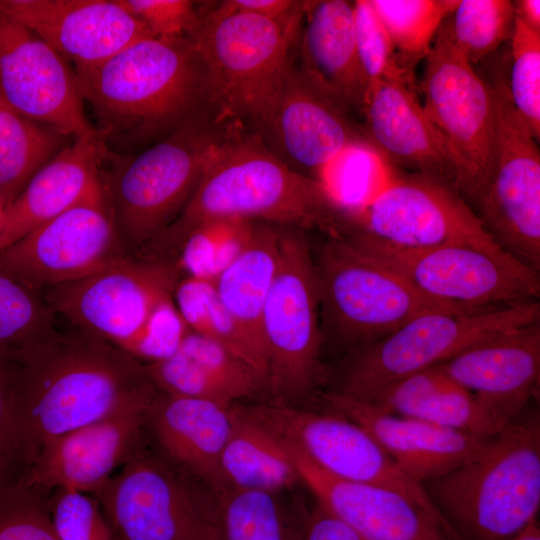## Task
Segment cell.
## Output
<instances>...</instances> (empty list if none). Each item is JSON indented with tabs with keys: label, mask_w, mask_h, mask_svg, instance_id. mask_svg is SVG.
Returning a JSON list of instances; mask_svg holds the SVG:
<instances>
[{
	"label": "cell",
	"mask_w": 540,
	"mask_h": 540,
	"mask_svg": "<svg viewBox=\"0 0 540 540\" xmlns=\"http://www.w3.org/2000/svg\"><path fill=\"white\" fill-rule=\"evenodd\" d=\"M116 1L156 38L187 36L198 17L199 2L190 0Z\"/></svg>",
	"instance_id": "46"
},
{
	"label": "cell",
	"mask_w": 540,
	"mask_h": 540,
	"mask_svg": "<svg viewBox=\"0 0 540 540\" xmlns=\"http://www.w3.org/2000/svg\"><path fill=\"white\" fill-rule=\"evenodd\" d=\"M326 235L312 253L321 328L344 344L364 347L422 313L462 311L424 296L342 235Z\"/></svg>",
	"instance_id": "7"
},
{
	"label": "cell",
	"mask_w": 540,
	"mask_h": 540,
	"mask_svg": "<svg viewBox=\"0 0 540 540\" xmlns=\"http://www.w3.org/2000/svg\"><path fill=\"white\" fill-rule=\"evenodd\" d=\"M301 540H367L347 522L319 503L305 517Z\"/></svg>",
	"instance_id": "49"
},
{
	"label": "cell",
	"mask_w": 540,
	"mask_h": 540,
	"mask_svg": "<svg viewBox=\"0 0 540 540\" xmlns=\"http://www.w3.org/2000/svg\"><path fill=\"white\" fill-rule=\"evenodd\" d=\"M67 138L17 113L0 99V199L5 208L34 174L67 145Z\"/></svg>",
	"instance_id": "33"
},
{
	"label": "cell",
	"mask_w": 540,
	"mask_h": 540,
	"mask_svg": "<svg viewBox=\"0 0 540 540\" xmlns=\"http://www.w3.org/2000/svg\"><path fill=\"white\" fill-rule=\"evenodd\" d=\"M423 109L468 170L478 202L491 173L495 114L489 84L456 48L446 19L425 58Z\"/></svg>",
	"instance_id": "17"
},
{
	"label": "cell",
	"mask_w": 540,
	"mask_h": 540,
	"mask_svg": "<svg viewBox=\"0 0 540 540\" xmlns=\"http://www.w3.org/2000/svg\"><path fill=\"white\" fill-rule=\"evenodd\" d=\"M362 113L366 139L393 165L435 178L476 200L468 170L426 115L413 87L396 80L374 83Z\"/></svg>",
	"instance_id": "21"
},
{
	"label": "cell",
	"mask_w": 540,
	"mask_h": 540,
	"mask_svg": "<svg viewBox=\"0 0 540 540\" xmlns=\"http://www.w3.org/2000/svg\"><path fill=\"white\" fill-rule=\"evenodd\" d=\"M46 495L21 480L0 490V540H59Z\"/></svg>",
	"instance_id": "44"
},
{
	"label": "cell",
	"mask_w": 540,
	"mask_h": 540,
	"mask_svg": "<svg viewBox=\"0 0 540 540\" xmlns=\"http://www.w3.org/2000/svg\"><path fill=\"white\" fill-rule=\"evenodd\" d=\"M397 174L394 165L367 139L341 151L317 175L342 213L367 205Z\"/></svg>",
	"instance_id": "37"
},
{
	"label": "cell",
	"mask_w": 540,
	"mask_h": 540,
	"mask_svg": "<svg viewBox=\"0 0 540 540\" xmlns=\"http://www.w3.org/2000/svg\"><path fill=\"white\" fill-rule=\"evenodd\" d=\"M495 114L494 158L478 200L479 218L506 253L540 270V154L503 78L489 83Z\"/></svg>",
	"instance_id": "13"
},
{
	"label": "cell",
	"mask_w": 540,
	"mask_h": 540,
	"mask_svg": "<svg viewBox=\"0 0 540 540\" xmlns=\"http://www.w3.org/2000/svg\"><path fill=\"white\" fill-rule=\"evenodd\" d=\"M145 366L155 387L173 396L232 406L267 391L264 380L250 365L191 330L173 355Z\"/></svg>",
	"instance_id": "28"
},
{
	"label": "cell",
	"mask_w": 540,
	"mask_h": 540,
	"mask_svg": "<svg viewBox=\"0 0 540 540\" xmlns=\"http://www.w3.org/2000/svg\"><path fill=\"white\" fill-rule=\"evenodd\" d=\"M226 219L334 234L340 210L319 180L294 171L256 134L241 129L224 145L176 220L146 246L148 255L171 259L194 229Z\"/></svg>",
	"instance_id": "3"
},
{
	"label": "cell",
	"mask_w": 540,
	"mask_h": 540,
	"mask_svg": "<svg viewBox=\"0 0 540 540\" xmlns=\"http://www.w3.org/2000/svg\"><path fill=\"white\" fill-rule=\"evenodd\" d=\"M110 153L100 135L80 137L42 166L5 208L0 251L101 189Z\"/></svg>",
	"instance_id": "26"
},
{
	"label": "cell",
	"mask_w": 540,
	"mask_h": 540,
	"mask_svg": "<svg viewBox=\"0 0 540 540\" xmlns=\"http://www.w3.org/2000/svg\"><path fill=\"white\" fill-rule=\"evenodd\" d=\"M46 505L59 540H113L115 537L93 494L57 488L47 493Z\"/></svg>",
	"instance_id": "43"
},
{
	"label": "cell",
	"mask_w": 540,
	"mask_h": 540,
	"mask_svg": "<svg viewBox=\"0 0 540 540\" xmlns=\"http://www.w3.org/2000/svg\"><path fill=\"white\" fill-rule=\"evenodd\" d=\"M280 230L255 222L248 241L214 280L224 307L265 355L261 317L277 269Z\"/></svg>",
	"instance_id": "32"
},
{
	"label": "cell",
	"mask_w": 540,
	"mask_h": 540,
	"mask_svg": "<svg viewBox=\"0 0 540 540\" xmlns=\"http://www.w3.org/2000/svg\"><path fill=\"white\" fill-rule=\"evenodd\" d=\"M367 402L386 413L467 433L487 437L498 434L474 396L439 364L395 382Z\"/></svg>",
	"instance_id": "30"
},
{
	"label": "cell",
	"mask_w": 540,
	"mask_h": 540,
	"mask_svg": "<svg viewBox=\"0 0 540 540\" xmlns=\"http://www.w3.org/2000/svg\"><path fill=\"white\" fill-rule=\"evenodd\" d=\"M511 40V101L531 134L540 138V33L515 18Z\"/></svg>",
	"instance_id": "41"
},
{
	"label": "cell",
	"mask_w": 540,
	"mask_h": 540,
	"mask_svg": "<svg viewBox=\"0 0 540 540\" xmlns=\"http://www.w3.org/2000/svg\"><path fill=\"white\" fill-rule=\"evenodd\" d=\"M353 3L356 51L368 89L381 80L401 81L413 87L400 69L390 36L369 0Z\"/></svg>",
	"instance_id": "42"
},
{
	"label": "cell",
	"mask_w": 540,
	"mask_h": 540,
	"mask_svg": "<svg viewBox=\"0 0 540 540\" xmlns=\"http://www.w3.org/2000/svg\"><path fill=\"white\" fill-rule=\"evenodd\" d=\"M124 248L103 185L0 251V271L42 292L126 257Z\"/></svg>",
	"instance_id": "16"
},
{
	"label": "cell",
	"mask_w": 540,
	"mask_h": 540,
	"mask_svg": "<svg viewBox=\"0 0 540 540\" xmlns=\"http://www.w3.org/2000/svg\"><path fill=\"white\" fill-rule=\"evenodd\" d=\"M181 277L174 260L127 255L41 293L56 315L72 326L129 353L158 304L173 294Z\"/></svg>",
	"instance_id": "14"
},
{
	"label": "cell",
	"mask_w": 540,
	"mask_h": 540,
	"mask_svg": "<svg viewBox=\"0 0 540 540\" xmlns=\"http://www.w3.org/2000/svg\"><path fill=\"white\" fill-rule=\"evenodd\" d=\"M459 540H507L540 506V420L521 415L467 461L425 483Z\"/></svg>",
	"instance_id": "4"
},
{
	"label": "cell",
	"mask_w": 540,
	"mask_h": 540,
	"mask_svg": "<svg viewBox=\"0 0 540 540\" xmlns=\"http://www.w3.org/2000/svg\"><path fill=\"white\" fill-rule=\"evenodd\" d=\"M174 303L188 328L228 349L250 365L267 387V358L222 304L213 280L183 276Z\"/></svg>",
	"instance_id": "34"
},
{
	"label": "cell",
	"mask_w": 540,
	"mask_h": 540,
	"mask_svg": "<svg viewBox=\"0 0 540 540\" xmlns=\"http://www.w3.org/2000/svg\"><path fill=\"white\" fill-rule=\"evenodd\" d=\"M439 365L474 396L500 433L538 392L540 322L486 338Z\"/></svg>",
	"instance_id": "22"
},
{
	"label": "cell",
	"mask_w": 540,
	"mask_h": 540,
	"mask_svg": "<svg viewBox=\"0 0 540 540\" xmlns=\"http://www.w3.org/2000/svg\"><path fill=\"white\" fill-rule=\"evenodd\" d=\"M56 313L42 293L0 271V360L11 363L24 349L54 333Z\"/></svg>",
	"instance_id": "38"
},
{
	"label": "cell",
	"mask_w": 540,
	"mask_h": 540,
	"mask_svg": "<svg viewBox=\"0 0 540 540\" xmlns=\"http://www.w3.org/2000/svg\"><path fill=\"white\" fill-rule=\"evenodd\" d=\"M231 414V431L220 459L223 490L280 493L300 482L293 458L278 436L251 417L242 405H233Z\"/></svg>",
	"instance_id": "31"
},
{
	"label": "cell",
	"mask_w": 540,
	"mask_h": 540,
	"mask_svg": "<svg viewBox=\"0 0 540 540\" xmlns=\"http://www.w3.org/2000/svg\"><path fill=\"white\" fill-rule=\"evenodd\" d=\"M279 493L224 489L215 495L219 540H301Z\"/></svg>",
	"instance_id": "35"
},
{
	"label": "cell",
	"mask_w": 540,
	"mask_h": 540,
	"mask_svg": "<svg viewBox=\"0 0 540 540\" xmlns=\"http://www.w3.org/2000/svg\"><path fill=\"white\" fill-rule=\"evenodd\" d=\"M245 411L316 466L343 480L398 492L423 509L445 532H454L424 486L406 474L360 425L334 412L321 413L271 402Z\"/></svg>",
	"instance_id": "12"
},
{
	"label": "cell",
	"mask_w": 540,
	"mask_h": 540,
	"mask_svg": "<svg viewBox=\"0 0 540 540\" xmlns=\"http://www.w3.org/2000/svg\"><path fill=\"white\" fill-rule=\"evenodd\" d=\"M301 27V68L349 108L362 112L368 83L356 51L354 3L307 1Z\"/></svg>",
	"instance_id": "29"
},
{
	"label": "cell",
	"mask_w": 540,
	"mask_h": 540,
	"mask_svg": "<svg viewBox=\"0 0 540 540\" xmlns=\"http://www.w3.org/2000/svg\"><path fill=\"white\" fill-rule=\"evenodd\" d=\"M72 327L57 329L10 363L23 474L48 442L156 388L143 362Z\"/></svg>",
	"instance_id": "1"
},
{
	"label": "cell",
	"mask_w": 540,
	"mask_h": 540,
	"mask_svg": "<svg viewBox=\"0 0 540 540\" xmlns=\"http://www.w3.org/2000/svg\"><path fill=\"white\" fill-rule=\"evenodd\" d=\"M349 110L328 88L293 65L270 117L256 135L288 167L317 179L341 151L366 139L350 120Z\"/></svg>",
	"instance_id": "20"
},
{
	"label": "cell",
	"mask_w": 540,
	"mask_h": 540,
	"mask_svg": "<svg viewBox=\"0 0 540 540\" xmlns=\"http://www.w3.org/2000/svg\"><path fill=\"white\" fill-rule=\"evenodd\" d=\"M284 443L293 458L300 482L308 487L317 503L347 522L367 540H450L441 527L406 496L386 488L335 477Z\"/></svg>",
	"instance_id": "25"
},
{
	"label": "cell",
	"mask_w": 540,
	"mask_h": 540,
	"mask_svg": "<svg viewBox=\"0 0 540 540\" xmlns=\"http://www.w3.org/2000/svg\"><path fill=\"white\" fill-rule=\"evenodd\" d=\"M342 228L400 248L464 244L509 255L493 241L458 191L416 173L397 174L367 205L342 213Z\"/></svg>",
	"instance_id": "15"
},
{
	"label": "cell",
	"mask_w": 540,
	"mask_h": 540,
	"mask_svg": "<svg viewBox=\"0 0 540 540\" xmlns=\"http://www.w3.org/2000/svg\"><path fill=\"white\" fill-rule=\"evenodd\" d=\"M4 213H5V207L0 199V237L3 230V224H4Z\"/></svg>",
	"instance_id": "52"
},
{
	"label": "cell",
	"mask_w": 540,
	"mask_h": 540,
	"mask_svg": "<svg viewBox=\"0 0 540 540\" xmlns=\"http://www.w3.org/2000/svg\"><path fill=\"white\" fill-rule=\"evenodd\" d=\"M254 224L226 219L201 225L180 244L175 263L184 276L214 281L248 241Z\"/></svg>",
	"instance_id": "40"
},
{
	"label": "cell",
	"mask_w": 540,
	"mask_h": 540,
	"mask_svg": "<svg viewBox=\"0 0 540 540\" xmlns=\"http://www.w3.org/2000/svg\"><path fill=\"white\" fill-rule=\"evenodd\" d=\"M232 406L158 390L148 411L147 426L166 459L214 495L223 490L220 459L231 431Z\"/></svg>",
	"instance_id": "27"
},
{
	"label": "cell",
	"mask_w": 540,
	"mask_h": 540,
	"mask_svg": "<svg viewBox=\"0 0 540 540\" xmlns=\"http://www.w3.org/2000/svg\"><path fill=\"white\" fill-rule=\"evenodd\" d=\"M451 38L473 66L510 39L515 22L510 0H458L446 18Z\"/></svg>",
	"instance_id": "39"
},
{
	"label": "cell",
	"mask_w": 540,
	"mask_h": 540,
	"mask_svg": "<svg viewBox=\"0 0 540 540\" xmlns=\"http://www.w3.org/2000/svg\"><path fill=\"white\" fill-rule=\"evenodd\" d=\"M0 12L33 31L74 69L99 64L151 37L116 0H0Z\"/></svg>",
	"instance_id": "23"
},
{
	"label": "cell",
	"mask_w": 540,
	"mask_h": 540,
	"mask_svg": "<svg viewBox=\"0 0 540 540\" xmlns=\"http://www.w3.org/2000/svg\"><path fill=\"white\" fill-rule=\"evenodd\" d=\"M338 234L424 296L452 308L478 312L539 301V272L511 255L464 244L400 248L347 228Z\"/></svg>",
	"instance_id": "9"
},
{
	"label": "cell",
	"mask_w": 540,
	"mask_h": 540,
	"mask_svg": "<svg viewBox=\"0 0 540 540\" xmlns=\"http://www.w3.org/2000/svg\"><path fill=\"white\" fill-rule=\"evenodd\" d=\"M24 472L13 406L11 364L0 360V490Z\"/></svg>",
	"instance_id": "47"
},
{
	"label": "cell",
	"mask_w": 540,
	"mask_h": 540,
	"mask_svg": "<svg viewBox=\"0 0 540 540\" xmlns=\"http://www.w3.org/2000/svg\"><path fill=\"white\" fill-rule=\"evenodd\" d=\"M298 31L221 2L199 8L187 37L203 65L218 120L254 134L262 130L293 66L290 49Z\"/></svg>",
	"instance_id": "5"
},
{
	"label": "cell",
	"mask_w": 540,
	"mask_h": 540,
	"mask_svg": "<svg viewBox=\"0 0 540 540\" xmlns=\"http://www.w3.org/2000/svg\"><path fill=\"white\" fill-rule=\"evenodd\" d=\"M261 330L267 356V391L293 404L321 385L323 333L312 250L305 232L280 230L276 273L265 301Z\"/></svg>",
	"instance_id": "8"
},
{
	"label": "cell",
	"mask_w": 540,
	"mask_h": 540,
	"mask_svg": "<svg viewBox=\"0 0 540 540\" xmlns=\"http://www.w3.org/2000/svg\"><path fill=\"white\" fill-rule=\"evenodd\" d=\"M537 322L539 301L478 312L422 313L362 347L335 392L370 401L395 382L438 365L486 338Z\"/></svg>",
	"instance_id": "10"
},
{
	"label": "cell",
	"mask_w": 540,
	"mask_h": 540,
	"mask_svg": "<svg viewBox=\"0 0 540 540\" xmlns=\"http://www.w3.org/2000/svg\"><path fill=\"white\" fill-rule=\"evenodd\" d=\"M0 99L69 138L100 135L85 114L74 69L33 31L2 12Z\"/></svg>",
	"instance_id": "18"
},
{
	"label": "cell",
	"mask_w": 540,
	"mask_h": 540,
	"mask_svg": "<svg viewBox=\"0 0 540 540\" xmlns=\"http://www.w3.org/2000/svg\"><path fill=\"white\" fill-rule=\"evenodd\" d=\"M153 388L111 413L48 442L20 480L49 493L70 488L95 495L141 448Z\"/></svg>",
	"instance_id": "19"
},
{
	"label": "cell",
	"mask_w": 540,
	"mask_h": 540,
	"mask_svg": "<svg viewBox=\"0 0 540 540\" xmlns=\"http://www.w3.org/2000/svg\"><path fill=\"white\" fill-rule=\"evenodd\" d=\"M113 540H118V539H117L116 537H114V539H113Z\"/></svg>",
	"instance_id": "53"
},
{
	"label": "cell",
	"mask_w": 540,
	"mask_h": 540,
	"mask_svg": "<svg viewBox=\"0 0 540 540\" xmlns=\"http://www.w3.org/2000/svg\"><path fill=\"white\" fill-rule=\"evenodd\" d=\"M74 72L106 145L157 141L212 114L203 65L187 36L145 37Z\"/></svg>",
	"instance_id": "2"
},
{
	"label": "cell",
	"mask_w": 540,
	"mask_h": 540,
	"mask_svg": "<svg viewBox=\"0 0 540 540\" xmlns=\"http://www.w3.org/2000/svg\"><path fill=\"white\" fill-rule=\"evenodd\" d=\"M515 18L519 19L533 31L540 33V1H513Z\"/></svg>",
	"instance_id": "50"
},
{
	"label": "cell",
	"mask_w": 540,
	"mask_h": 540,
	"mask_svg": "<svg viewBox=\"0 0 540 540\" xmlns=\"http://www.w3.org/2000/svg\"><path fill=\"white\" fill-rule=\"evenodd\" d=\"M507 540H540V528L537 519L530 521L524 528Z\"/></svg>",
	"instance_id": "51"
},
{
	"label": "cell",
	"mask_w": 540,
	"mask_h": 540,
	"mask_svg": "<svg viewBox=\"0 0 540 540\" xmlns=\"http://www.w3.org/2000/svg\"><path fill=\"white\" fill-rule=\"evenodd\" d=\"M224 6L273 19L293 30L302 24L307 1L293 0H226Z\"/></svg>",
	"instance_id": "48"
},
{
	"label": "cell",
	"mask_w": 540,
	"mask_h": 540,
	"mask_svg": "<svg viewBox=\"0 0 540 540\" xmlns=\"http://www.w3.org/2000/svg\"><path fill=\"white\" fill-rule=\"evenodd\" d=\"M386 28L397 61L413 83L414 70L428 55L443 21L458 0H369Z\"/></svg>",
	"instance_id": "36"
},
{
	"label": "cell",
	"mask_w": 540,
	"mask_h": 540,
	"mask_svg": "<svg viewBox=\"0 0 540 540\" xmlns=\"http://www.w3.org/2000/svg\"><path fill=\"white\" fill-rule=\"evenodd\" d=\"M94 496L118 540H219L214 493L142 448Z\"/></svg>",
	"instance_id": "11"
},
{
	"label": "cell",
	"mask_w": 540,
	"mask_h": 540,
	"mask_svg": "<svg viewBox=\"0 0 540 540\" xmlns=\"http://www.w3.org/2000/svg\"><path fill=\"white\" fill-rule=\"evenodd\" d=\"M238 124L205 114L117 164L104 190L119 234L146 247L180 215Z\"/></svg>",
	"instance_id": "6"
},
{
	"label": "cell",
	"mask_w": 540,
	"mask_h": 540,
	"mask_svg": "<svg viewBox=\"0 0 540 540\" xmlns=\"http://www.w3.org/2000/svg\"><path fill=\"white\" fill-rule=\"evenodd\" d=\"M189 330L172 294L158 304L129 354L144 364L166 359L178 350Z\"/></svg>",
	"instance_id": "45"
},
{
	"label": "cell",
	"mask_w": 540,
	"mask_h": 540,
	"mask_svg": "<svg viewBox=\"0 0 540 540\" xmlns=\"http://www.w3.org/2000/svg\"><path fill=\"white\" fill-rule=\"evenodd\" d=\"M330 409L363 427L412 479L424 484L452 471L493 437L383 412L372 404L327 393Z\"/></svg>",
	"instance_id": "24"
}]
</instances>
